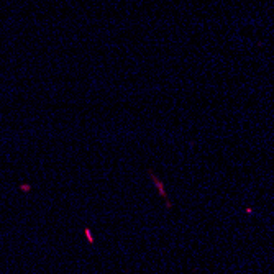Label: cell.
Returning a JSON list of instances; mask_svg holds the SVG:
<instances>
[{
    "mask_svg": "<svg viewBox=\"0 0 274 274\" xmlns=\"http://www.w3.org/2000/svg\"><path fill=\"white\" fill-rule=\"evenodd\" d=\"M149 176H151V181L154 182V186H156L158 189H159V194H161V196H163V197L166 199V192H164V187H163V182H161L159 179H158V177H156L153 172H149Z\"/></svg>",
    "mask_w": 274,
    "mask_h": 274,
    "instance_id": "cell-1",
    "label": "cell"
},
{
    "mask_svg": "<svg viewBox=\"0 0 274 274\" xmlns=\"http://www.w3.org/2000/svg\"><path fill=\"white\" fill-rule=\"evenodd\" d=\"M85 235H87V240H89V243H94V241H95L94 235L90 233V230H89V228H85Z\"/></svg>",
    "mask_w": 274,
    "mask_h": 274,
    "instance_id": "cell-2",
    "label": "cell"
}]
</instances>
